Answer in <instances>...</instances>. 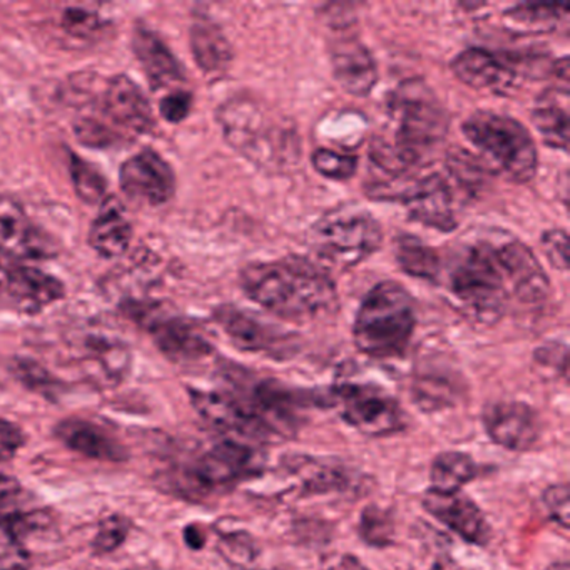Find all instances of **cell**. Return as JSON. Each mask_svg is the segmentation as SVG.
Segmentation results:
<instances>
[{
	"instance_id": "36",
	"label": "cell",
	"mask_w": 570,
	"mask_h": 570,
	"mask_svg": "<svg viewBox=\"0 0 570 570\" xmlns=\"http://www.w3.org/2000/svg\"><path fill=\"white\" fill-rule=\"evenodd\" d=\"M312 165L325 178L343 181V179L353 178L358 168V159L355 156L345 155V153L318 148L313 151Z\"/></svg>"
},
{
	"instance_id": "7",
	"label": "cell",
	"mask_w": 570,
	"mask_h": 570,
	"mask_svg": "<svg viewBox=\"0 0 570 570\" xmlns=\"http://www.w3.org/2000/svg\"><path fill=\"white\" fill-rule=\"evenodd\" d=\"M383 242L380 223L362 209L342 208L323 216L312 228L313 252L340 268H352L379 252Z\"/></svg>"
},
{
	"instance_id": "44",
	"label": "cell",
	"mask_w": 570,
	"mask_h": 570,
	"mask_svg": "<svg viewBox=\"0 0 570 570\" xmlns=\"http://www.w3.org/2000/svg\"><path fill=\"white\" fill-rule=\"evenodd\" d=\"M24 442V432L16 423L0 419V463L14 459Z\"/></svg>"
},
{
	"instance_id": "1",
	"label": "cell",
	"mask_w": 570,
	"mask_h": 570,
	"mask_svg": "<svg viewBox=\"0 0 570 570\" xmlns=\"http://www.w3.org/2000/svg\"><path fill=\"white\" fill-rule=\"evenodd\" d=\"M449 292L463 315L499 322L510 302L540 305L550 283L532 249L513 238L480 239L466 246L449 273Z\"/></svg>"
},
{
	"instance_id": "24",
	"label": "cell",
	"mask_w": 570,
	"mask_h": 570,
	"mask_svg": "<svg viewBox=\"0 0 570 570\" xmlns=\"http://www.w3.org/2000/svg\"><path fill=\"white\" fill-rule=\"evenodd\" d=\"M136 58L156 89L171 88L185 79L181 65L155 31L138 28L132 38Z\"/></svg>"
},
{
	"instance_id": "13",
	"label": "cell",
	"mask_w": 570,
	"mask_h": 570,
	"mask_svg": "<svg viewBox=\"0 0 570 570\" xmlns=\"http://www.w3.org/2000/svg\"><path fill=\"white\" fill-rule=\"evenodd\" d=\"M119 183L122 193L146 206H163L176 191V176L165 158L153 151L136 153L121 166Z\"/></svg>"
},
{
	"instance_id": "23",
	"label": "cell",
	"mask_w": 570,
	"mask_h": 570,
	"mask_svg": "<svg viewBox=\"0 0 570 570\" xmlns=\"http://www.w3.org/2000/svg\"><path fill=\"white\" fill-rule=\"evenodd\" d=\"M56 436L72 452L101 462H122L128 456L125 446L101 425L89 420H62L55 429Z\"/></svg>"
},
{
	"instance_id": "27",
	"label": "cell",
	"mask_w": 570,
	"mask_h": 570,
	"mask_svg": "<svg viewBox=\"0 0 570 570\" xmlns=\"http://www.w3.org/2000/svg\"><path fill=\"white\" fill-rule=\"evenodd\" d=\"M533 126L552 149L569 148V95L567 88L543 92L532 112Z\"/></svg>"
},
{
	"instance_id": "14",
	"label": "cell",
	"mask_w": 570,
	"mask_h": 570,
	"mask_svg": "<svg viewBox=\"0 0 570 570\" xmlns=\"http://www.w3.org/2000/svg\"><path fill=\"white\" fill-rule=\"evenodd\" d=\"M482 422L490 440L512 452L532 450L542 435L539 413L515 400L490 403L483 410Z\"/></svg>"
},
{
	"instance_id": "39",
	"label": "cell",
	"mask_w": 570,
	"mask_h": 570,
	"mask_svg": "<svg viewBox=\"0 0 570 570\" xmlns=\"http://www.w3.org/2000/svg\"><path fill=\"white\" fill-rule=\"evenodd\" d=\"M21 493L22 487L19 485L18 480L0 473V527L2 529L19 513L24 512L21 509Z\"/></svg>"
},
{
	"instance_id": "22",
	"label": "cell",
	"mask_w": 570,
	"mask_h": 570,
	"mask_svg": "<svg viewBox=\"0 0 570 570\" xmlns=\"http://www.w3.org/2000/svg\"><path fill=\"white\" fill-rule=\"evenodd\" d=\"M79 365L92 382L116 385L128 375L131 352L116 336L91 333L82 340Z\"/></svg>"
},
{
	"instance_id": "26",
	"label": "cell",
	"mask_w": 570,
	"mask_h": 570,
	"mask_svg": "<svg viewBox=\"0 0 570 570\" xmlns=\"http://www.w3.org/2000/svg\"><path fill=\"white\" fill-rule=\"evenodd\" d=\"M191 51L196 65L208 78H222L233 62V48L218 24L208 18H198L191 26Z\"/></svg>"
},
{
	"instance_id": "30",
	"label": "cell",
	"mask_w": 570,
	"mask_h": 570,
	"mask_svg": "<svg viewBox=\"0 0 570 570\" xmlns=\"http://www.w3.org/2000/svg\"><path fill=\"white\" fill-rule=\"evenodd\" d=\"M395 256L406 275L426 279V282L439 279L440 272H442L439 253L430 246L423 245L420 239L413 238V236L400 238L396 242Z\"/></svg>"
},
{
	"instance_id": "35",
	"label": "cell",
	"mask_w": 570,
	"mask_h": 570,
	"mask_svg": "<svg viewBox=\"0 0 570 570\" xmlns=\"http://www.w3.org/2000/svg\"><path fill=\"white\" fill-rule=\"evenodd\" d=\"M360 535L368 546L386 547L393 542V519L386 510L370 505L363 510L360 520Z\"/></svg>"
},
{
	"instance_id": "8",
	"label": "cell",
	"mask_w": 570,
	"mask_h": 570,
	"mask_svg": "<svg viewBox=\"0 0 570 570\" xmlns=\"http://www.w3.org/2000/svg\"><path fill=\"white\" fill-rule=\"evenodd\" d=\"M323 399H326V405L336 406L346 425L363 435L389 436L405 426V415L399 402L376 386H336Z\"/></svg>"
},
{
	"instance_id": "19",
	"label": "cell",
	"mask_w": 570,
	"mask_h": 570,
	"mask_svg": "<svg viewBox=\"0 0 570 570\" xmlns=\"http://www.w3.org/2000/svg\"><path fill=\"white\" fill-rule=\"evenodd\" d=\"M450 68L463 85L495 96H507L513 91L519 76L515 65L509 59L503 61V58L479 48L460 52Z\"/></svg>"
},
{
	"instance_id": "49",
	"label": "cell",
	"mask_w": 570,
	"mask_h": 570,
	"mask_svg": "<svg viewBox=\"0 0 570 570\" xmlns=\"http://www.w3.org/2000/svg\"><path fill=\"white\" fill-rule=\"evenodd\" d=\"M549 570H569V563H567V562H557V563H553V566L550 567Z\"/></svg>"
},
{
	"instance_id": "6",
	"label": "cell",
	"mask_w": 570,
	"mask_h": 570,
	"mask_svg": "<svg viewBox=\"0 0 570 570\" xmlns=\"http://www.w3.org/2000/svg\"><path fill=\"white\" fill-rule=\"evenodd\" d=\"M462 131L470 145L507 178L515 183L532 181L539 156L522 122L499 112L476 111L465 119Z\"/></svg>"
},
{
	"instance_id": "16",
	"label": "cell",
	"mask_w": 570,
	"mask_h": 570,
	"mask_svg": "<svg viewBox=\"0 0 570 570\" xmlns=\"http://www.w3.org/2000/svg\"><path fill=\"white\" fill-rule=\"evenodd\" d=\"M99 95V111L108 125L135 135H142L155 125L148 98L141 88L126 76H116L106 81Z\"/></svg>"
},
{
	"instance_id": "3",
	"label": "cell",
	"mask_w": 570,
	"mask_h": 570,
	"mask_svg": "<svg viewBox=\"0 0 570 570\" xmlns=\"http://www.w3.org/2000/svg\"><path fill=\"white\" fill-rule=\"evenodd\" d=\"M239 279L249 299L289 322H312L338 308L335 283L299 256L252 263L243 268Z\"/></svg>"
},
{
	"instance_id": "18",
	"label": "cell",
	"mask_w": 570,
	"mask_h": 570,
	"mask_svg": "<svg viewBox=\"0 0 570 570\" xmlns=\"http://www.w3.org/2000/svg\"><path fill=\"white\" fill-rule=\"evenodd\" d=\"M189 399L198 415L213 429L252 439L268 440L246 403L236 393L218 390H189Z\"/></svg>"
},
{
	"instance_id": "21",
	"label": "cell",
	"mask_w": 570,
	"mask_h": 570,
	"mask_svg": "<svg viewBox=\"0 0 570 570\" xmlns=\"http://www.w3.org/2000/svg\"><path fill=\"white\" fill-rule=\"evenodd\" d=\"M330 52L333 75L346 92L366 96L375 89L379 68L372 52L360 39L343 36L333 41Z\"/></svg>"
},
{
	"instance_id": "50",
	"label": "cell",
	"mask_w": 570,
	"mask_h": 570,
	"mask_svg": "<svg viewBox=\"0 0 570 570\" xmlns=\"http://www.w3.org/2000/svg\"><path fill=\"white\" fill-rule=\"evenodd\" d=\"M273 570H278V569H273Z\"/></svg>"
},
{
	"instance_id": "46",
	"label": "cell",
	"mask_w": 570,
	"mask_h": 570,
	"mask_svg": "<svg viewBox=\"0 0 570 570\" xmlns=\"http://www.w3.org/2000/svg\"><path fill=\"white\" fill-rule=\"evenodd\" d=\"M0 570H29V556L19 543L0 550Z\"/></svg>"
},
{
	"instance_id": "40",
	"label": "cell",
	"mask_w": 570,
	"mask_h": 570,
	"mask_svg": "<svg viewBox=\"0 0 570 570\" xmlns=\"http://www.w3.org/2000/svg\"><path fill=\"white\" fill-rule=\"evenodd\" d=\"M543 509L547 515L553 523L562 530H569V489L567 485H553L543 492L542 495Z\"/></svg>"
},
{
	"instance_id": "48",
	"label": "cell",
	"mask_w": 570,
	"mask_h": 570,
	"mask_svg": "<svg viewBox=\"0 0 570 570\" xmlns=\"http://www.w3.org/2000/svg\"><path fill=\"white\" fill-rule=\"evenodd\" d=\"M336 570H366L365 567L360 566L358 560L353 557H343L342 563L336 567Z\"/></svg>"
},
{
	"instance_id": "15",
	"label": "cell",
	"mask_w": 570,
	"mask_h": 570,
	"mask_svg": "<svg viewBox=\"0 0 570 570\" xmlns=\"http://www.w3.org/2000/svg\"><path fill=\"white\" fill-rule=\"evenodd\" d=\"M215 320L228 336L229 342L243 352L266 353L279 358V356H288L292 348H295L288 333L266 325L252 313L239 309L238 306H219L216 309Z\"/></svg>"
},
{
	"instance_id": "12",
	"label": "cell",
	"mask_w": 570,
	"mask_h": 570,
	"mask_svg": "<svg viewBox=\"0 0 570 570\" xmlns=\"http://www.w3.org/2000/svg\"><path fill=\"white\" fill-rule=\"evenodd\" d=\"M395 199L405 205L410 218L439 232H452L459 225L449 183L440 175L406 179Z\"/></svg>"
},
{
	"instance_id": "9",
	"label": "cell",
	"mask_w": 570,
	"mask_h": 570,
	"mask_svg": "<svg viewBox=\"0 0 570 570\" xmlns=\"http://www.w3.org/2000/svg\"><path fill=\"white\" fill-rule=\"evenodd\" d=\"M65 295L61 279L36 266L26 265L0 246V308L35 315L55 305Z\"/></svg>"
},
{
	"instance_id": "10",
	"label": "cell",
	"mask_w": 570,
	"mask_h": 570,
	"mask_svg": "<svg viewBox=\"0 0 570 570\" xmlns=\"http://www.w3.org/2000/svg\"><path fill=\"white\" fill-rule=\"evenodd\" d=\"M262 453L238 440L226 439L196 460L189 479L202 490L229 489L262 472Z\"/></svg>"
},
{
	"instance_id": "31",
	"label": "cell",
	"mask_w": 570,
	"mask_h": 570,
	"mask_svg": "<svg viewBox=\"0 0 570 570\" xmlns=\"http://www.w3.org/2000/svg\"><path fill=\"white\" fill-rule=\"evenodd\" d=\"M293 470L302 480L303 489L312 493H330L333 490H342L346 485L345 470L340 469L335 463L302 456L296 460Z\"/></svg>"
},
{
	"instance_id": "11",
	"label": "cell",
	"mask_w": 570,
	"mask_h": 570,
	"mask_svg": "<svg viewBox=\"0 0 570 570\" xmlns=\"http://www.w3.org/2000/svg\"><path fill=\"white\" fill-rule=\"evenodd\" d=\"M132 309L136 320L151 332L159 352L171 362L196 363L212 355L213 345L196 323L159 308Z\"/></svg>"
},
{
	"instance_id": "29",
	"label": "cell",
	"mask_w": 570,
	"mask_h": 570,
	"mask_svg": "<svg viewBox=\"0 0 570 570\" xmlns=\"http://www.w3.org/2000/svg\"><path fill=\"white\" fill-rule=\"evenodd\" d=\"M569 14L566 4H520L503 14L510 26L525 35L550 32Z\"/></svg>"
},
{
	"instance_id": "34",
	"label": "cell",
	"mask_w": 570,
	"mask_h": 570,
	"mask_svg": "<svg viewBox=\"0 0 570 570\" xmlns=\"http://www.w3.org/2000/svg\"><path fill=\"white\" fill-rule=\"evenodd\" d=\"M71 176L76 193L82 202L88 205H96V203L101 205L108 198L106 196V179L102 178L101 173L75 155H72L71 161Z\"/></svg>"
},
{
	"instance_id": "4",
	"label": "cell",
	"mask_w": 570,
	"mask_h": 570,
	"mask_svg": "<svg viewBox=\"0 0 570 570\" xmlns=\"http://www.w3.org/2000/svg\"><path fill=\"white\" fill-rule=\"evenodd\" d=\"M218 122L228 145L259 168L279 171L298 161V136L288 121L276 118L248 96L222 105Z\"/></svg>"
},
{
	"instance_id": "41",
	"label": "cell",
	"mask_w": 570,
	"mask_h": 570,
	"mask_svg": "<svg viewBox=\"0 0 570 570\" xmlns=\"http://www.w3.org/2000/svg\"><path fill=\"white\" fill-rule=\"evenodd\" d=\"M18 375L29 389L38 390L42 395L48 396L58 392V380H56L51 373L46 372L38 363L31 362V360H29V362L26 360V362L19 363Z\"/></svg>"
},
{
	"instance_id": "17",
	"label": "cell",
	"mask_w": 570,
	"mask_h": 570,
	"mask_svg": "<svg viewBox=\"0 0 570 570\" xmlns=\"http://www.w3.org/2000/svg\"><path fill=\"white\" fill-rule=\"evenodd\" d=\"M0 246L22 262L56 256L55 242L11 196H0Z\"/></svg>"
},
{
	"instance_id": "20",
	"label": "cell",
	"mask_w": 570,
	"mask_h": 570,
	"mask_svg": "<svg viewBox=\"0 0 570 570\" xmlns=\"http://www.w3.org/2000/svg\"><path fill=\"white\" fill-rule=\"evenodd\" d=\"M423 507L439 522L473 546H485L490 540V525L480 507L462 493H436L429 490L423 495Z\"/></svg>"
},
{
	"instance_id": "5",
	"label": "cell",
	"mask_w": 570,
	"mask_h": 570,
	"mask_svg": "<svg viewBox=\"0 0 570 570\" xmlns=\"http://www.w3.org/2000/svg\"><path fill=\"white\" fill-rule=\"evenodd\" d=\"M416 325L413 296L395 282H382L370 289L353 325L356 348L373 358L405 355Z\"/></svg>"
},
{
	"instance_id": "25",
	"label": "cell",
	"mask_w": 570,
	"mask_h": 570,
	"mask_svg": "<svg viewBox=\"0 0 570 570\" xmlns=\"http://www.w3.org/2000/svg\"><path fill=\"white\" fill-rule=\"evenodd\" d=\"M132 228L118 198H106L89 229V245L102 258H118L131 245Z\"/></svg>"
},
{
	"instance_id": "42",
	"label": "cell",
	"mask_w": 570,
	"mask_h": 570,
	"mask_svg": "<svg viewBox=\"0 0 570 570\" xmlns=\"http://www.w3.org/2000/svg\"><path fill=\"white\" fill-rule=\"evenodd\" d=\"M542 248L546 252L547 258L552 263L556 268L566 272L567 255H569V236L566 229H549L542 235Z\"/></svg>"
},
{
	"instance_id": "45",
	"label": "cell",
	"mask_w": 570,
	"mask_h": 570,
	"mask_svg": "<svg viewBox=\"0 0 570 570\" xmlns=\"http://www.w3.org/2000/svg\"><path fill=\"white\" fill-rule=\"evenodd\" d=\"M535 362L543 368H550L553 372L562 373V376H567L566 345L553 343V345L540 346L535 353Z\"/></svg>"
},
{
	"instance_id": "38",
	"label": "cell",
	"mask_w": 570,
	"mask_h": 570,
	"mask_svg": "<svg viewBox=\"0 0 570 570\" xmlns=\"http://www.w3.org/2000/svg\"><path fill=\"white\" fill-rule=\"evenodd\" d=\"M129 533V522L121 515H111L99 523L98 535H96L92 547L95 552L102 553L115 552L118 547L125 543Z\"/></svg>"
},
{
	"instance_id": "43",
	"label": "cell",
	"mask_w": 570,
	"mask_h": 570,
	"mask_svg": "<svg viewBox=\"0 0 570 570\" xmlns=\"http://www.w3.org/2000/svg\"><path fill=\"white\" fill-rule=\"evenodd\" d=\"M191 92L178 89V91L171 92V95L163 99L161 105H159V111H161V116L166 121L181 122L188 118L189 112H191Z\"/></svg>"
},
{
	"instance_id": "33",
	"label": "cell",
	"mask_w": 570,
	"mask_h": 570,
	"mask_svg": "<svg viewBox=\"0 0 570 570\" xmlns=\"http://www.w3.org/2000/svg\"><path fill=\"white\" fill-rule=\"evenodd\" d=\"M413 396L416 405L426 412L440 410L442 406L452 405L453 396H456L455 386L449 379L443 376L420 375L413 385Z\"/></svg>"
},
{
	"instance_id": "47",
	"label": "cell",
	"mask_w": 570,
	"mask_h": 570,
	"mask_svg": "<svg viewBox=\"0 0 570 570\" xmlns=\"http://www.w3.org/2000/svg\"><path fill=\"white\" fill-rule=\"evenodd\" d=\"M186 540H188V546L195 547V549H199L205 543V537L199 535V530L195 527L186 530Z\"/></svg>"
},
{
	"instance_id": "28",
	"label": "cell",
	"mask_w": 570,
	"mask_h": 570,
	"mask_svg": "<svg viewBox=\"0 0 570 570\" xmlns=\"http://www.w3.org/2000/svg\"><path fill=\"white\" fill-rule=\"evenodd\" d=\"M479 475L472 456L462 452H443L430 469V490L436 493H459Z\"/></svg>"
},
{
	"instance_id": "32",
	"label": "cell",
	"mask_w": 570,
	"mask_h": 570,
	"mask_svg": "<svg viewBox=\"0 0 570 570\" xmlns=\"http://www.w3.org/2000/svg\"><path fill=\"white\" fill-rule=\"evenodd\" d=\"M216 547L223 559L238 569H249L258 560V547L245 530H219Z\"/></svg>"
},
{
	"instance_id": "37",
	"label": "cell",
	"mask_w": 570,
	"mask_h": 570,
	"mask_svg": "<svg viewBox=\"0 0 570 570\" xmlns=\"http://www.w3.org/2000/svg\"><path fill=\"white\" fill-rule=\"evenodd\" d=\"M62 29L76 39H92L102 29L98 12L82 8L66 9L62 14Z\"/></svg>"
},
{
	"instance_id": "2",
	"label": "cell",
	"mask_w": 570,
	"mask_h": 570,
	"mask_svg": "<svg viewBox=\"0 0 570 570\" xmlns=\"http://www.w3.org/2000/svg\"><path fill=\"white\" fill-rule=\"evenodd\" d=\"M390 126L372 141L368 156L380 173L375 185H395L422 165L446 136L449 118L423 81L396 86L386 101Z\"/></svg>"
}]
</instances>
